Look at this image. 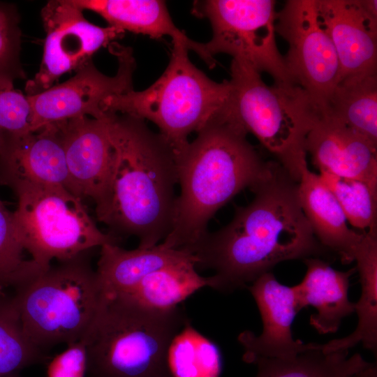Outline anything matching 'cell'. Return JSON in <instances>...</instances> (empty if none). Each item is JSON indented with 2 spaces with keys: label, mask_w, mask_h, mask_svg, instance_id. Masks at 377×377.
I'll return each instance as SVG.
<instances>
[{
  "label": "cell",
  "mask_w": 377,
  "mask_h": 377,
  "mask_svg": "<svg viewBox=\"0 0 377 377\" xmlns=\"http://www.w3.org/2000/svg\"><path fill=\"white\" fill-rule=\"evenodd\" d=\"M319 20L334 46L339 80L377 72V1L316 0Z\"/></svg>",
  "instance_id": "obj_14"
},
{
  "label": "cell",
  "mask_w": 377,
  "mask_h": 377,
  "mask_svg": "<svg viewBox=\"0 0 377 377\" xmlns=\"http://www.w3.org/2000/svg\"><path fill=\"white\" fill-rule=\"evenodd\" d=\"M361 284V295L355 303L357 325L349 335L324 344V353L348 350L358 343L376 353L377 350V230L364 232L355 255Z\"/></svg>",
  "instance_id": "obj_22"
},
{
  "label": "cell",
  "mask_w": 377,
  "mask_h": 377,
  "mask_svg": "<svg viewBox=\"0 0 377 377\" xmlns=\"http://www.w3.org/2000/svg\"><path fill=\"white\" fill-rule=\"evenodd\" d=\"M19 17L13 6L0 3V77L14 81L24 76L20 53Z\"/></svg>",
  "instance_id": "obj_31"
},
{
  "label": "cell",
  "mask_w": 377,
  "mask_h": 377,
  "mask_svg": "<svg viewBox=\"0 0 377 377\" xmlns=\"http://www.w3.org/2000/svg\"><path fill=\"white\" fill-rule=\"evenodd\" d=\"M5 290H6L5 288L0 286V302L2 301L6 297H7L6 295Z\"/></svg>",
  "instance_id": "obj_34"
},
{
  "label": "cell",
  "mask_w": 377,
  "mask_h": 377,
  "mask_svg": "<svg viewBox=\"0 0 377 377\" xmlns=\"http://www.w3.org/2000/svg\"><path fill=\"white\" fill-rule=\"evenodd\" d=\"M304 263L306 274L295 286L300 307L312 306L316 309L309 323L320 334L336 332L342 320L355 312V303L348 299V288L350 277L356 269L339 271L318 257L305 258Z\"/></svg>",
  "instance_id": "obj_19"
},
{
  "label": "cell",
  "mask_w": 377,
  "mask_h": 377,
  "mask_svg": "<svg viewBox=\"0 0 377 377\" xmlns=\"http://www.w3.org/2000/svg\"><path fill=\"white\" fill-rule=\"evenodd\" d=\"M4 140V134L0 131V151Z\"/></svg>",
  "instance_id": "obj_35"
},
{
  "label": "cell",
  "mask_w": 377,
  "mask_h": 377,
  "mask_svg": "<svg viewBox=\"0 0 377 377\" xmlns=\"http://www.w3.org/2000/svg\"><path fill=\"white\" fill-rule=\"evenodd\" d=\"M195 257L187 249H170L161 243L133 250L106 244L101 247L96 271L105 296H120L131 292L149 274Z\"/></svg>",
  "instance_id": "obj_21"
},
{
  "label": "cell",
  "mask_w": 377,
  "mask_h": 377,
  "mask_svg": "<svg viewBox=\"0 0 377 377\" xmlns=\"http://www.w3.org/2000/svg\"><path fill=\"white\" fill-rule=\"evenodd\" d=\"M25 252L15 228L13 213L0 199V286L15 290L44 271L31 258H26Z\"/></svg>",
  "instance_id": "obj_29"
},
{
  "label": "cell",
  "mask_w": 377,
  "mask_h": 377,
  "mask_svg": "<svg viewBox=\"0 0 377 377\" xmlns=\"http://www.w3.org/2000/svg\"><path fill=\"white\" fill-rule=\"evenodd\" d=\"M348 223L362 232L377 230V185L362 180L320 172Z\"/></svg>",
  "instance_id": "obj_28"
},
{
  "label": "cell",
  "mask_w": 377,
  "mask_h": 377,
  "mask_svg": "<svg viewBox=\"0 0 377 377\" xmlns=\"http://www.w3.org/2000/svg\"><path fill=\"white\" fill-rule=\"evenodd\" d=\"M344 377H377V368L374 364L368 362L364 366Z\"/></svg>",
  "instance_id": "obj_33"
},
{
  "label": "cell",
  "mask_w": 377,
  "mask_h": 377,
  "mask_svg": "<svg viewBox=\"0 0 377 377\" xmlns=\"http://www.w3.org/2000/svg\"><path fill=\"white\" fill-rule=\"evenodd\" d=\"M304 149L320 172L377 185V145L340 122L319 114Z\"/></svg>",
  "instance_id": "obj_17"
},
{
  "label": "cell",
  "mask_w": 377,
  "mask_h": 377,
  "mask_svg": "<svg viewBox=\"0 0 377 377\" xmlns=\"http://www.w3.org/2000/svg\"><path fill=\"white\" fill-rule=\"evenodd\" d=\"M112 47L119 61L114 76L103 74L91 61L64 82L27 95L32 108L33 130L82 117L100 118L105 114L103 104L107 98L133 89L135 64L131 49L118 45Z\"/></svg>",
  "instance_id": "obj_12"
},
{
  "label": "cell",
  "mask_w": 377,
  "mask_h": 377,
  "mask_svg": "<svg viewBox=\"0 0 377 377\" xmlns=\"http://www.w3.org/2000/svg\"><path fill=\"white\" fill-rule=\"evenodd\" d=\"M276 32L288 45L284 57L292 82L310 97L319 113L339 80L337 54L319 20L316 0H288L277 12Z\"/></svg>",
  "instance_id": "obj_10"
},
{
  "label": "cell",
  "mask_w": 377,
  "mask_h": 377,
  "mask_svg": "<svg viewBox=\"0 0 377 377\" xmlns=\"http://www.w3.org/2000/svg\"><path fill=\"white\" fill-rule=\"evenodd\" d=\"M276 1H197L193 13L211 23L212 37L204 43L207 55L228 54L260 73H268L276 84H295L276 40Z\"/></svg>",
  "instance_id": "obj_9"
},
{
  "label": "cell",
  "mask_w": 377,
  "mask_h": 377,
  "mask_svg": "<svg viewBox=\"0 0 377 377\" xmlns=\"http://www.w3.org/2000/svg\"><path fill=\"white\" fill-rule=\"evenodd\" d=\"M12 190L17 199L13 213L18 236L43 269L54 260H68L117 244V238L98 229L82 200L64 186L23 184Z\"/></svg>",
  "instance_id": "obj_8"
},
{
  "label": "cell",
  "mask_w": 377,
  "mask_h": 377,
  "mask_svg": "<svg viewBox=\"0 0 377 377\" xmlns=\"http://www.w3.org/2000/svg\"><path fill=\"white\" fill-rule=\"evenodd\" d=\"M228 114L253 134L296 182L307 165L306 137L319 112L296 84L267 85L260 73L232 59Z\"/></svg>",
  "instance_id": "obj_6"
},
{
  "label": "cell",
  "mask_w": 377,
  "mask_h": 377,
  "mask_svg": "<svg viewBox=\"0 0 377 377\" xmlns=\"http://www.w3.org/2000/svg\"><path fill=\"white\" fill-rule=\"evenodd\" d=\"M360 353L348 356V350L324 353L316 348L288 359L260 358L256 377H344L367 364Z\"/></svg>",
  "instance_id": "obj_25"
},
{
  "label": "cell",
  "mask_w": 377,
  "mask_h": 377,
  "mask_svg": "<svg viewBox=\"0 0 377 377\" xmlns=\"http://www.w3.org/2000/svg\"><path fill=\"white\" fill-rule=\"evenodd\" d=\"M320 114L377 145V72L340 80Z\"/></svg>",
  "instance_id": "obj_23"
},
{
  "label": "cell",
  "mask_w": 377,
  "mask_h": 377,
  "mask_svg": "<svg viewBox=\"0 0 377 377\" xmlns=\"http://www.w3.org/2000/svg\"><path fill=\"white\" fill-rule=\"evenodd\" d=\"M61 186L70 191L62 138L57 123L33 131L4 135L0 151V185Z\"/></svg>",
  "instance_id": "obj_15"
},
{
  "label": "cell",
  "mask_w": 377,
  "mask_h": 377,
  "mask_svg": "<svg viewBox=\"0 0 377 377\" xmlns=\"http://www.w3.org/2000/svg\"><path fill=\"white\" fill-rule=\"evenodd\" d=\"M197 258L182 260L162 267L144 278L129 293L122 297L147 307L170 309L196 291L213 287L212 276L197 272Z\"/></svg>",
  "instance_id": "obj_24"
},
{
  "label": "cell",
  "mask_w": 377,
  "mask_h": 377,
  "mask_svg": "<svg viewBox=\"0 0 377 377\" xmlns=\"http://www.w3.org/2000/svg\"><path fill=\"white\" fill-rule=\"evenodd\" d=\"M112 156L105 188L95 202L98 220L114 237L135 236L150 248L170 233L178 184L175 155L144 120L108 113Z\"/></svg>",
  "instance_id": "obj_2"
},
{
  "label": "cell",
  "mask_w": 377,
  "mask_h": 377,
  "mask_svg": "<svg viewBox=\"0 0 377 377\" xmlns=\"http://www.w3.org/2000/svg\"><path fill=\"white\" fill-rule=\"evenodd\" d=\"M297 194L302 211L320 244L336 253L343 263L354 261L364 232L349 227L332 191L307 165L302 169Z\"/></svg>",
  "instance_id": "obj_18"
},
{
  "label": "cell",
  "mask_w": 377,
  "mask_h": 377,
  "mask_svg": "<svg viewBox=\"0 0 377 377\" xmlns=\"http://www.w3.org/2000/svg\"><path fill=\"white\" fill-rule=\"evenodd\" d=\"M168 364L173 377H219L222 367L218 347L189 323L172 341Z\"/></svg>",
  "instance_id": "obj_26"
},
{
  "label": "cell",
  "mask_w": 377,
  "mask_h": 377,
  "mask_svg": "<svg viewBox=\"0 0 377 377\" xmlns=\"http://www.w3.org/2000/svg\"><path fill=\"white\" fill-rule=\"evenodd\" d=\"M81 10L96 13L110 26L158 38L168 36L195 52L209 67L214 61L206 53L204 44L191 40L172 22L165 3L157 0H72Z\"/></svg>",
  "instance_id": "obj_20"
},
{
  "label": "cell",
  "mask_w": 377,
  "mask_h": 377,
  "mask_svg": "<svg viewBox=\"0 0 377 377\" xmlns=\"http://www.w3.org/2000/svg\"><path fill=\"white\" fill-rule=\"evenodd\" d=\"M72 0L50 1L41 16L46 36L38 72L26 85L27 95L43 91L62 75L77 71L91 61L100 48L124 31L89 22Z\"/></svg>",
  "instance_id": "obj_11"
},
{
  "label": "cell",
  "mask_w": 377,
  "mask_h": 377,
  "mask_svg": "<svg viewBox=\"0 0 377 377\" xmlns=\"http://www.w3.org/2000/svg\"><path fill=\"white\" fill-rule=\"evenodd\" d=\"M176 158L177 196L171 230L161 242L190 249L207 232L216 212L270 171L247 140V133L223 110L197 133Z\"/></svg>",
  "instance_id": "obj_3"
},
{
  "label": "cell",
  "mask_w": 377,
  "mask_h": 377,
  "mask_svg": "<svg viewBox=\"0 0 377 377\" xmlns=\"http://www.w3.org/2000/svg\"><path fill=\"white\" fill-rule=\"evenodd\" d=\"M32 130L33 114L28 96L14 88L13 80L0 77V131L17 135Z\"/></svg>",
  "instance_id": "obj_30"
},
{
  "label": "cell",
  "mask_w": 377,
  "mask_h": 377,
  "mask_svg": "<svg viewBox=\"0 0 377 377\" xmlns=\"http://www.w3.org/2000/svg\"><path fill=\"white\" fill-rule=\"evenodd\" d=\"M86 254L52 264L15 290L23 330L43 353L83 339L102 306L104 291Z\"/></svg>",
  "instance_id": "obj_7"
},
{
  "label": "cell",
  "mask_w": 377,
  "mask_h": 377,
  "mask_svg": "<svg viewBox=\"0 0 377 377\" xmlns=\"http://www.w3.org/2000/svg\"><path fill=\"white\" fill-rule=\"evenodd\" d=\"M297 182L274 161L269 173L251 188L252 201L189 249L198 259L196 267L214 272L212 288L230 293L246 288L279 263L327 251L302 211Z\"/></svg>",
  "instance_id": "obj_1"
},
{
  "label": "cell",
  "mask_w": 377,
  "mask_h": 377,
  "mask_svg": "<svg viewBox=\"0 0 377 377\" xmlns=\"http://www.w3.org/2000/svg\"><path fill=\"white\" fill-rule=\"evenodd\" d=\"M45 353L25 334L12 297L0 302V377H20V371L41 362Z\"/></svg>",
  "instance_id": "obj_27"
},
{
  "label": "cell",
  "mask_w": 377,
  "mask_h": 377,
  "mask_svg": "<svg viewBox=\"0 0 377 377\" xmlns=\"http://www.w3.org/2000/svg\"><path fill=\"white\" fill-rule=\"evenodd\" d=\"M188 47L173 43L170 62L149 87L113 95L103 104L105 113L126 114L153 122L177 158L198 132L223 111L230 86L216 82L190 61Z\"/></svg>",
  "instance_id": "obj_5"
},
{
  "label": "cell",
  "mask_w": 377,
  "mask_h": 377,
  "mask_svg": "<svg viewBox=\"0 0 377 377\" xmlns=\"http://www.w3.org/2000/svg\"><path fill=\"white\" fill-rule=\"evenodd\" d=\"M87 355L84 339L66 345L47 363V377H87Z\"/></svg>",
  "instance_id": "obj_32"
},
{
  "label": "cell",
  "mask_w": 377,
  "mask_h": 377,
  "mask_svg": "<svg viewBox=\"0 0 377 377\" xmlns=\"http://www.w3.org/2000/svg\"><path fill=\"white\" fill-rule=\"evenodd\" d=\"M259 309L263 331L260 335L245 330L238 341L244 348L243 360L253 364L258 359H288L316 348L318 343H304L293 337L292 324L301 310L295 286L279 282L267 272L247 287Z\"/></svg>",
  "instance_id": "obj_13"
},
{
  "label": "cell",
  "mask_w": 377,
  "mask_h": 377,
  "mask_svg": "<svg viewBox=\"0 0 377 377\" xmlns=\"http://www.w3.org/2000/svg\"><path fill=\"white\" fill-rule=\"evenodd\" d=\"M188 323L178 306L156 309L122 297H106L83 339L87 377H173L170 347Z\"/></svg>",
  "instance_id": "obj_4"
},
{
  "label": "cell",
  "mask_w": 377,
  "mask_h": 377,
  "mask_svg": "<svg viewBox=\"0 0 377 377\" xmlns=\"http://www.w3.org/2000/svg\"><path fill=\"white\" fill-rule=\"evenodd\" d=\"M68 169L70 192L96 202L108 176L112 145L108 113L100 118L82 117L57 123Z\"/></svg>",
  "instance_id": "obj_16"
}]
</instances>
